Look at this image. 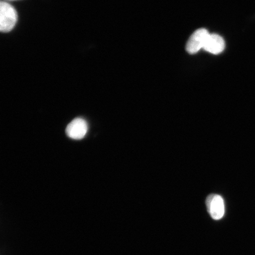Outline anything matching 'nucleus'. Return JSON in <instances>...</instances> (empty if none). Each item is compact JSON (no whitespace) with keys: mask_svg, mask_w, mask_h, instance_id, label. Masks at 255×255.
<instances>
[{"mask_svg":"<svg viewBox=\"0 0 255 255\" xmlns=\"http://www.w3.org/2000/svg\"><path fill=\"white\" fill-rule=\"evenodd\" d=\"M210 34L205 28L197 30L187 41L186 47L187 52L191 55H194L201 49H203Z\"/></svg>","mask_w":255,"mask_h":255,"instance_id":"nucleus-2","label":"nucleus"},{"mask_svg":"<svg viewBox=\"0 0 255 255\" xmlns=\"http://www.w3.org/2000/svg\"><path fill=\"white\" fill-rule=\"evenodd\" d=\"M0 30L3 33H7L14 27L17 23V11L11 4L5 1L0 4Z\"/></svg>","mask_w":255,"mask_h":255,"instance_id":"nucleus-1","label":"nucleus"},{"mask_svg":"<svg viewBox=\"0 0 255 255\" xmlns=\"http://www.w3.org/2000/svg\"><path fill=\"white\" fill-rule=\"evenodd\" d=\"M206 204L207 211L213 219L218 221L224 216V201L221 196L215 194H210L207 197Z\"/></svg>","mask_w":255,"mask_h":255,"instance_id":"nucleus-3","label":"nucleus"},{"mask_svg":"<svg viewBox=\"0 0 255 255\" xmlns=\"http://www.w3.org/2000/svg\"><path fill=\"white\" fill-rule=\"evenodd\" d=\"M88 130L87 121L81 118H77L69 124L66 128V132L69 138L79 140L84 138Z\"/></svg>","mask_w":255,"mask_h":255,"instance_id":"nucleus-4","label":"nucleus"},{"mask_svg":"<svg viewBox=\"0 0 255 255\" xmlns=\"http://www.w3.org/2000/svg\"><path fill=\"white\" fill-rule=\"evenodd\" d=\"M225 48V42L223 38L218 34H213L209 35L203 49L213 55H219Z\"/></svg>","mask_w":255,"mask_h":255,"instance_id":"nucleus-5","label":"nucleus"}]
</instances>
